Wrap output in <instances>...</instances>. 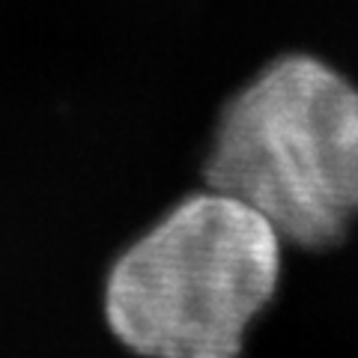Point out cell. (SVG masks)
Segmentation results:
<instances>
[{
    "label": "cell",
    "instance_id": "obj_1",
    "mask_svg": "<svg viewBox=\"0 0 358 358\" xmlns=\"http://www.w3.org/2000/svg\"><path fill=\"white\" fill-rule=\"evenodd\" d=\"M200 185L242 200L289 251L358 224V84L310 51L278 54L224 99Z\"/></svg>",
    "mask_w": 358,
    "mask_h": 358
},
{
    "label": "cell",
    "instance_id": "obj_2",
    "mask_svg": "<svg viewBox=\"0 0 358 358\" xmlns=\"http://www.w3.org/2000/svg\"><path fill=\"white\" fill-rule=\"evenodd\" d=\"M284 254L260 212L194 188L110 266L108 329L138 358H239L251 322L278 293Z\"/></svg>",
    "mask_w": 358,
    "mask_h": 358
}]
</instances>
